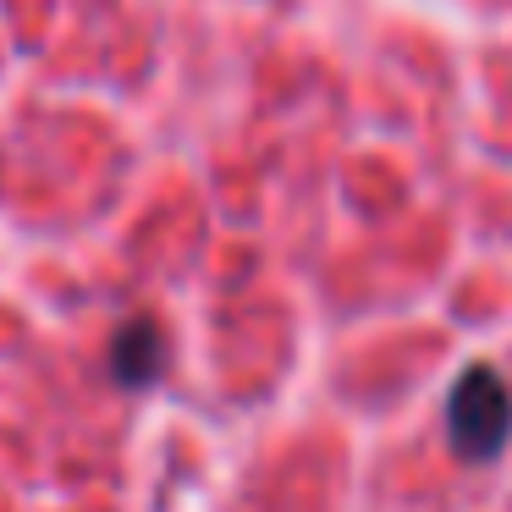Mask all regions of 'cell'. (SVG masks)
Returning a JSON list of instances; mask_svg holds the SVG:
<instances>
[{
	"label": "cell",
	"instance_id": "obj_2",
	"mask_svg": "<svg viewBox=\"0 0 512 512\" xmlns=\"http://www.w3.org/2000/svg\"><path fill=\"white\" fill-rule=\"evenodd\" d=\"M160 375H166V331L138 314L111 336V380L127 391H149Z\"/></svg>",
	"mask_w": 512,
	"mask_h": 512
},
{
	"label": "cell",
	"instance_id": "obj_1",
	"mask_svg": "<svg viewBox=\"0 0 512 512\" xmlns=\"http://www.w3.org/2000/svg\"><path fill=\"white\" fill-rule=\"evenodd\" d=\"M446 435H452L457 457L468 463H496L512 441V391L490 364H468L452 380L446 397Z\"/></svg>",
	"mask_w": 512,
	"mask_h": 512
}]
</instances>
